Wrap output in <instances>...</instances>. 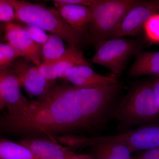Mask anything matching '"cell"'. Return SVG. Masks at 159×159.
Segmentation results:
<instances>
[{"instance_id":"obj_24","label":"cell","mask_w":159,"mask_h":159,"mask_svg":"<svg viewBox=\"0 0 159 159\" xmlns=\"http://www.w3.org/2000/svg\"><path fill=\"white\" fill-rule=\"evenodd\" d=\"M55 4H67L81 5L90 7L98 2V0H54L52 1Z\"/></svg>"},{"instance_id":"obj_5","label":"cell","mask_w":159,"mask_h":159,"mask_svg":"<svg viewBox=\"0 0 159 159\" xmlns=\"http://www.w3.org/2000/svg\"><path fill=\"white\" fill-rule=\"evenodd\" d=\"M96 48L92 62L108 69L112 77L118 79L129 60L140 53L142 47L135 40L116 38L104 41Z\"/></svg>"},{"instance_id":"obj_3","label":"cell","mask_w":159,"mask_h":159,"mask_svg":"<svg viewBox=\"0 0 159 159\" xmlns=\"http://www.w3.org/2000/svg\"><path fill=\"white\" fill-rule=\"evenodd\" d=\"M15 11L16 20L39 27L59 36L69 45L80 49L84 35L64 20L56 8L19 0H9Z\"/></svg>"},{"instance_id":"obj_2","label":"cell","mask_w":159,"mask_h":159,"mask_svg":"<svg viewBox=\"0 0 159 159\" xmlns=\"http://www.w3.org/2000/svg\"><path fill=\"white\" fill-rule=\"evenodd\" d=\"M114 118L119 122L120 133L134 126L159 121V108L152 89V83L135 84L121 100Z\"/></svg>"},{"instance_id":"obj_27","label":"cell","mask_w":159,"mask_h":159,"mask_svg":"<svg viewBox=\"0 0 159 159\" xmlns=\"http://www.w3.org/2000/svg\"><path fill=\"white\" fill-rule=\"evenodd\" d=\"M69 159H95L89 154L78 155L74 153Z\"/></svg>"},{"instance_id":"obj_16","label":"cell","mask_w":159,"mask_h":159,"mask_svg":"<svg viewBox=\"0 0 159 159\" xmlns=\"http://www.w3.org/2000/svg\"><path fill=\"white\" fill-rule=\"evenodd\" d=\"M79 66H91L81 49L69 45L64 53L54 63V74L56 79H63L66 71Z\"/></svg>"},{"instance_id":"obj_18","label":"cell","mask_w":159,"mask_h":159,"mask_svg":"<svg viewBox=\"0 0 159 159\" xmlns=\"http://www.w3.org/2000/svg\"><path fill=\"white\" fill-rule=\"evenodd\" d=\"M66 50L62 39L55 34H50L46 42L42 46V61L56 62L62 56Z\"/></svg>"},{"instance_id":"obj_29","label":"cell","mask_w":159,"mask_h":159,"mask_svg":"<svg viewBox=\"0 0 159 159\" xmlns=\"http://www.w3.org/2000/svg\"><path fill=\"white\" fill-rule=\"evenodd\" d=\"M4 39V37L2 36V32H1V30H0V43H2V41Z\"/></svg>"},{"instance_id":"obj_14","label":"cell","mask_w":159,"mask_h":159,"mask_svg":"<svg viewBox=\"0 0 159 159\" xmlns=\"http://www.w3.org/2000/svg\"><path fill=\"white\" fill-rule=\"evenodd\" d=\"M54 5L61 17L69 26L84 36V34H87L92 18L89 7L73 4Z\"/></svg>"},{"instance_id":"obj_26","label":"cell","mask_w":159,"mask_h":159,"mask_svg":"<svg viewBox=\"0 0 159 159\" xmlns=\"http://www.w3.org/2000/svg\"><path fill=\"white\" fill-rule=\"evenodd\" d=\"M152 86L154 94L159 108V77L153 81L152 83Z\"/></svg>"},{"instance_id":"obj_23","label":"cell","mask_w":159,"mask_h":159,"mask_svg":"<svg viewBox=\"0 0 159 159\" xmlns=\"http://www.w3.org/2000/svg\"><path fill=\"white\" fill-rule=\"evenodd\" d=\"M55 62L42 61L40 64L38 66V70L40 75L48 81L56 82V79L54 74Z\"/></svg>"},{"instance_id":"obj_13","label":"cell","mask_w":159,"mask_h":159,"mask_svg":"<svg viewBox=\"0 0 159 159\" xmlns=\"http://www.w3.org/2000/svg\"><path fill=\"white\" fill-rule=\"evenodd\" d=\"M17 142L29 148L39 159H69L74 153L67 147L48 139L26 138Z\"/></svg>"},{"instance_id":"obj_25","label":"cell","mask_w":159,"mask_h":159,"mask_svg":"<svg viewBox=\"0 0 159 159\" xmlns=\"http://www.w3.org/2000/svg\"><path fill=\"white\" fill-rule=\"evenodd\" d=\"M133 159H159V148L142 151Z\"/></svg>"},{"instance_id":"obj_1","label":"cell","mask_w":159,"mask_h":159,"mask_svg":"<svg viewBox=\"0 0 159 159\" xmlns=\"http://www.w3.org/2000/svg\"><path fill=\"white\" fill-rule=\"evenodd\" d=\"M103 108L101 88H79L62 83L42 100L29 101L20 116L0 118V133L56 142L58 137L99 132Z\"/></svg>"},{"instance_id":"obj_7","label":"cell","mask_w":159,"mask_h":159,"mask_svg":"<svg viewBox=\"0 0 159 159\" xmlns=\"http://www.w3.org/2000/svg\"><path fill=\"white\" fill-rule=\"evenodd\" d=\"M19 83L10 68L0 70V94L7 112L0 116L5 119H13L25 110L29 101L22 93Z\"/></svg>"},{"instance_id":"obj_9","label":"cell","mask_w":159,"mask_h":159,"mask_svg":"<svg viewBox=\"0 0 159 159\" xmlns=\"http://www.w3.org/2000/svg\"><path fill=\"white\" fill-rule=\"evenodd\" d=\"M4 39L14 49L19 57L25 58L37 67L40 64L42 46L28 36L22 25L13 22L6 23Z\"/></svg>"},{"instance_id":"obj_17","label":"cell","mask_w":159,"mask_h":159,"mask_svg":"<svg viewBox=\"0 0 159 159\" xmlns=\"http://www.w3.org/2000/svg\"><path fill=\"white\" fill-rule=\"evenodd\" d=\"M0 159H39L29 148L17 142L0 138Z\"/></svg>"},{"instance_id":"obj_4","label":"cell","mask_w":159,"mask_h":159,"mask_svg":"<svg viewBox=\"0 0 159 159\" xmlns=\"http://www.w3.org/2000/svg\"><path fill=\"white\" fill-rule=\"evenodd\" d=\"M137 0H98L89 7L92 21L89 26L88 38L96 46L111 38L123 18Z\"/></svg>"},{"instance_id":"obj_19","label":"cell","mask_w":159,"mask_h":159,"mask_svg":"<svg viewBox=\"0 0 159 159\" xmlns=\"http://www.w3.org/2000/svg\"><path fill=\"white\" fill-rule=\"evenodd\" d=\"M146 39L151 43H159V13L152 15L143 27Z\"/></svg>"},{"instance_id":"obj_28","label":"cell","mask_w":159,"mask_h":159,"mask_svg":"<svg viewBox=\"0 0 159 159\" xmlns=\"http://www.w3.org/2000/svg\"><path fill=\"white\" fill-rule=\"evenodd\" d=\"M6 108L5 104L3 102L2 97H1V94H0V110L2 111Z\"/></svg>"},{"instance_id":"obj_12","label":"cell","mask_w":159,"mask_h":159,"mask_svg":"<svg viewBox=\"0 0 159 159\" xmlns=\"http://www.w3.org/2000/svg\"><path fill=\"white\" fill-rule=\"evenodd\" d=\"M63 79L76 87L83 89L103 87L120 83L112 76H104L96 73L89 66H77L69 69Z\"/></svg>"},{"instance_id":"obj_10","label":"cell","mask_w":159,"mask_h":159,"mask_svg":"<svg viewBox=\"0 0 159 159\" xmlns=\"http://www.w3.org/2000/svg\"><path fill=\"white\" fill-rule=\"evenodd\" d=\"M115 139L127 145L131 153L159 148V124L151 123L126 131L116 135Z\"/></svg>"},{"instance_id":"obj_22","label":"cell","mask_w":159,"mask_h":159,"mask_svg":"<svg viewBox=\"0 0 159 159\" xmlns=\"http://www.w3.org/2000/svg\"><path fill=\"white\" fill-rule=\"evenodd\" d=\"M14 20L15 11L9 0H0V22L7 23Z\"/></svg>"},{"instance_id":"obj_21","label":"cell","mask_w":159,"mask_h":159,"mask_svg":"<svg viewBox=\"0 0 159 159\" xmlns=\"http://www.w3.org/2000/svg\"><path fill=\"white\" fill-rule=\"evenodd\" d=\"M22 26L28 36L40 45L42 46L48 39L49 34L39 27L30 24H25Z\"/></svg>"},{"instance_id":"obj_8","label":"cell","mask_w":159,"mask_h":159,"mask_svg":"<svg viewBox=\"0 0 159 159\" xmlns=\"http://www.w3.org/2000/svg\"><path fill=\"white\" fill-rule=\"evenodd\" d=\"M159 13V1H139L125 14L111 39L136 36L151 16Z\"/></svg>"},{"instance_id":"obj_20","label":"cell","mask_w":159,"mask_h":159,"mask_svg":"<svg viewBox=\"0 0 159 159\" xmlns=\"http://www.w3.org/2000/svg\"><path fill=\"white\" fill-rule=\"evenodd\" d=\"M19 56L8 43H0V70L9 68Z\"/></svg>"},{"instance_id":"obj_15","label":"cell","mask_w":159,"mask_h":159,"mask_svg":"<svg viewBox=\"0 0 159 159\" xmlns=\"http://www.w3.org/2000/svg\"><path fill=\"white\" fill-rule=\"evenodd\" d=\"M130 77L152 75L159 77V51L140 52L129 70Z\"/></svg>"},{"instance_id":"obj_6","label":"cell","mask_w":159,"mask_h":159,"mask_svg":"<svg viewBox=\"0 0 159 159\" xmlns=\"http://www.w3.org/2000/svg\"><path fill=\"white\" fill-rule=\"evenodd\" d=\"M20 86L30 98L34 100L44 99L57 84L43 78L39 73L38 67L22 57H18L10 67Z\"/></svg>"},{"instance_id":"obj_11","label":"cell","mask_w":159,"mask_h":159,"mask_svg":"<svg viewBox=\"0 0 159 159\" xmlns=\"http://www.w3.org/2000/svg\"><path fill=\"white\" fill-rule=\"evenodd\" d=\"M84 145L90 147L89 155L95 159H133L127 145L113 135L85 137Z\"/></svg>"}]
</instances>
